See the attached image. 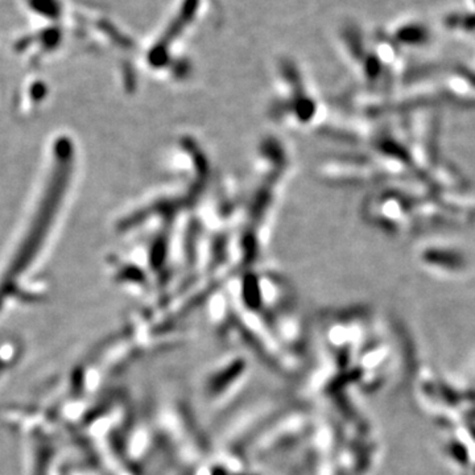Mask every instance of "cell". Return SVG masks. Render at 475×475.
I'll return each mask as SVG.
<instances>
[{
    "instance_id": "cell-2",
    "label": "cell",
    "mask_w": 475,
    "mask_h": 475,
    "mask_svg": "<svg viewBox=\"0 0 475 475\" xmlns=\"http://www.w3.org/2000/svg\"><path fill=\"white\" fill-rule=\"evenodd\" d=\"M416 260L429 275L440 278H465L473 271L467 253L446 239H432L418 247Z\"/></svg>"
},
{
    "instance_id": "cell-1",
    "label": "cell",
    "mask_w": 475,
    "mask_h": 475,
    "mask_svg": "<svg viewBox=\"0 0 475 475\" xmlns=\"http://www.w3.org/2000/svg\"><path fill=\"white\" fill-rule=\"evenodd\" d=\"M280 89L271 106L272 118L290 128H308L318 122L320 102L292 62H281Z\"/></svg>"
}]
</instances>
